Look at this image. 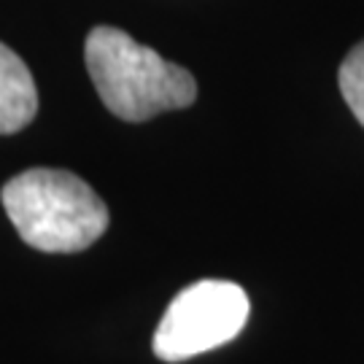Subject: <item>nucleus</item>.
<instances>
[{
    "label": "nucleus",
    "mask_w": 364,
    "mask_h": 364,
    "mask_svg": "<svg viewBox=\"0 0 364 364\" xmlns=\"http://www.w3.org/2000/svg\"><path fill=\"white\" fill-rule=\"evenodd\" d=\"M338 81L340 92H343V100L348 103L353 117L359 119V124L364 127V41L359 46H353L348 57L343 60Z\"/></svg>",
    "instance_id": "5"
},
{
    "label": "nucleus",
    "mask_w": 364,
    "mask_h": 364,
    "mask_svg": "<svg viewBox=\"0 0 364 364\" xmlns=\"http://www.w3.org/2000/svg\"><path fill=\"white\" fill-rule=\"evenodd\" d=\"M84 57L100 100L124 122H146L195 103V76L119 27H95L87 36Z\"/></svg>",
    "instance_id": "1"
},
{
    "label": "nucleus",
    "mask_w": 364,
    "mask_h": 364,
    "mask_svg": "<svg viewBox=\"0 0 364 364\" xmlns=\"http://www.w3.org/2000/svg\"><path fill=\"white\" fill-rule=\"evenodd\" d=\"M0 200L19 237L46 254L90 248L111 221L97 192L68 170H25L3 186Z\"/></svg>",
    "instance_id": "2"
},
{
    "label": "nucleus",
    "mask_w": 364,
    "mask_h": 364,
    "mask_svg": "<svg viewBox=\"0 0 364 364\" xmlns=\"http://www.w3.org/2000/svg\"><path fill=\"white\" fill-rule=\"evenodd\" d=\"M248 318V294L232 281H197L178 291L154 332L162 362H186L240 335Z\"/></svg>",
    "instance_id": "3"
},
{
    "label": "nucleus",
    "mask_w": 364,
    "mask_h": 364,
    "mask_svg": "<svg viewBox=\"0 0 364 364\" xmlns=\"http://www.w3.org/2000/svg\"><path fill=\"white\" fill-rule=\"evenodd\" d=\"M38 111V90L22 57L0 43V135L27 127Z\"/></svg>",
    "instance_id": "4"
}]
</instances>
